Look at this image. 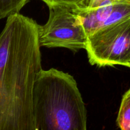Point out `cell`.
<instances>
[{"instance_id":"52a82bcc","label":"cell","mask_w":130,"mask_h":130,"mask_svg":"<svg viewBox=\"0 0 130 130\" xmlns=\"http://www.w3.org/2000/svg\"><path fill=\"white\" fill-rule=\"evenodd\" d=\"M28 0H0V19L19 13Z\"/></svg>"},{"instance_id":"ba28073f","label":"cell","mask_w":130,"mask_h":130,"mask_svg":"<svg viewBox=\"0 0 130 130\" xmlns=\"http://www.w3.org/2000/svg\"><path fill=\"white\" fill-rule=\"evenodd\" d=\"M124 1L126 0H83L79 6L76 9L84 10H92Z\"/></svg>"},{"instance_id":"7a4b0ae2","label":"cell","mask_w":130,"mask_h":130,"mask_svg":"<svg viewBox=\"0 0 130 130\" xmlns=\"http://www.w3.org/2000/svg\"><path fill=\"white\" fill-rule=\"evenodd\" d=\"M35 130H86L87 111L72 76L56 69H42L34 83Z\"/></svg>"},{"instance_id":"5b68a950","label":"cell","mask_w":130,"mask_h":130,"mask_svg":"<svg viewBox=\"0 0 130 130\" xmlns=\"http://www.w3.org/2000/svg\"><path fill=\"white\" fill-rule=\"evenodd\" d=\"M88 36L106 27L130 18V0L92 10L72 9Z\"/></svg>"},{"instance_id":"9c48e42d","label":"cell","mask_w":130,"mask_h":130,"mask_svg":"<svg viewBox=\"0 0 130 130\" xmlns=\"http://www.w3.org/2000/svg\"><path fill=\"white\" fill-rule=\"evenodd\" d=\"M45 3L48 8L53 6H65L72 9L77 8L79 6L83 0H41Z\"/></svg>"},{"instance_id":"8992f818","label":"cell","mask_w":130,"mask_h":130,"mask_svg":"<svg viewBox=\"0 0 130 130\" xmlns=\"http://www.w3.org/2000/svg\"><path fill=\"white\" fill-rule=\"evenodd\" d=\"M116 124L119 129L130 130V88L122 98Z\"/></svg>"},{"instance_id":"6da1fadb","label":"cell","mask_w":130,"mask_h":130,"mask_svg":"<svg viewBox=\"0 0 130 130\" xmlns=\"http://www.w3.org/2000/svg\"><path fill=\"white\" fill-rule=\"evenodd\" d=\"M38 27L17 13L0 33V130H35L33 88L43 69Z\"/></svg>"},{"instance_id":"277c9868","label":"cell","mask_w":130,"mask_h":130,"mask_svg":"<svg viewBox=\"0 0 130 130\" xmlns=\"http://www.w3.org/2000/svg\"><path fill=\"white\" fill-rule=\"evenodd\" d=\"M49 10L48 21L38 27L41 46L64 48L74 52L86 49L88 36L73 10L53 6Z\"/></svg>"},{"instance_id":"30bf717a","label":"cell","mask_w":130,"mask_h":130,"mask_svg":"<svg viewBox=\"0 0 130 130\" xmlns=\"http://www.w3.org/2000/svg\"><path fill=\"white\" fill-rule=\"evenodd\" d=\"M126 67H129V68H130V58H129V61H128V62L127 63L126 66Z\"/></svg>"},{"instance_id":"3957f363","label":"cell","mask_w":130,"mask_h":130,"mask_svg":"<svg viewBox=\"0 0 130 130\" xmlns=\"http://www.w3.org/2000/svg\"><path fill=\"white\" fill-rule=\"evenodd\" d=\"M85 50L92 66H126L130 58V18L88 36Z\"/></svg>"}]
</instances>
